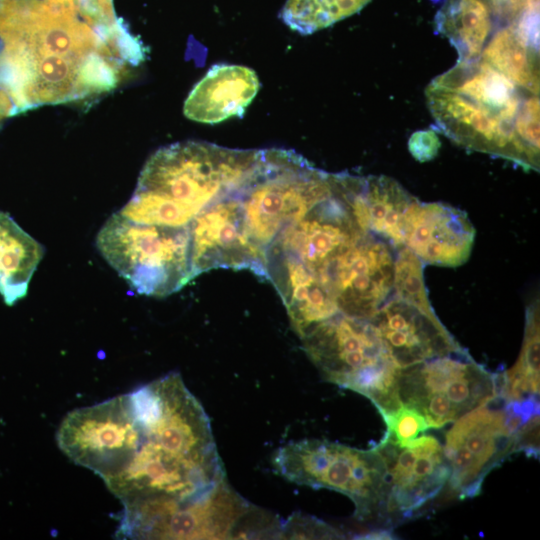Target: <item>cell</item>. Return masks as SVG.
<instances>
[{"label": "cell", "instance_id": "13", "mask_svg": "<svg viewBox=\"0 0 540 540\" xmlns=\"http://www.w3.org/2000/svg\"><path fill=\"white\" fill-rule=\"evenodd\" d=\"M375 448L387 468L386 515L411 518L447 484L449 465L433 436L423 435L402 446L383 437Z\"/></svg>", "mask_w": 540, "mask_h": 540}, {"label": "cell", "instance_id": "17", "mask_svg": "<svg viewBox=\"0 0 540 540\" xmlns=\"http://www.w3.org/2000/svg\"><path fill=\"white\" fill-rule=\"evenodd\" d=\"M259 89L257 74L249 67L214 65L190 92L184 103V115L205 124L241 117Z\"/></svg>", "mask_w": 540, "mask_h": 540}, {"label": "cell", "instance_id": "25", "mask_svg": "<svg viewBox=\"0 0 540 540\" xmlns=\"http://www.w3.org/2000/svg\"><path fill=\"white\" fill-rule=\"evenodd\" d=\"M498 26L512 23L528 11L539 9V0H487Z\"/></svg>", "mask_w": 540, "mask_h": 540}, {"label": "cell", "instance_id": "7", "mask_svg": "<svg viewBox=\"0 0 540 540\" xmlns=\"http://www.w3.org/2000/svg\"><path fill=\"white\" fill-rule=\"evenodd\" d=\"M273 464L288 481L349 497L361 521L386 515L387 468L375 447L363 450L327 440H301L280 447Z\"/></svg>", "mask_w": 540, "mask_h": 540}, {"label": "cell", "instance_id": "9", "mask_svg": "<svg viewBox=\"0 0 540 540\" xmlns=\"http://www.w3.org/2000/svg\"><path fill=\"white\" fill-rule=\"evenodd\" d=\"M504 372L492 373L465 348L401 369L402 403L415 407L438 429L502 394Z\"/></svg>", "mask_w": 540, "mask_h": 540}, {"label": "cell", "instance_id": "20", "mask_svg": "<svg viewBox=\"0 0 540 540\" xmlns=\"http://www.w3.org/2000/svg\"><path fill=\"white\" fill-rule=\"evenodd\" d=\"M44 252L42 244L0 211V294L7 305L26 296Z\"/></svg>", "mask_w": 540, "mask_h": 540}, {"label": "cell", "instance_id": "8", "mask_svg": "<svg viewBox=\"0 0 540 540\" xmlns=\"http://www.w3.org/2000/svg\"><path fill=\"white\" fill-rule=\"evenodd\" d=\"M283 525L248 503L227 480L196 501L137 515H120L116 535L133 539H229L282 535Z\"/></svg>", "mask_w": 540, "mask_h": 540}, {"label": "cell", "instance_id": "19", "mask_svg": "<svg viewBox=\"0 0 540 540\" xmlns=\"http://www.w3.org/2000/svg\"><path fill=\"white\" fill-rule=\"evenodd\" d=\"M435 24L458 52V62L479 58L498 26L487 0H445Z\"/></svg>", "mask_w": 540, "mask_h": 540}, {"label": "cell", "instance_id": "14", "mask_svg": "<svg viewBox=\"0 0 540 540\" xmlns=\"http://www.w3.org/2000/svg\"><path fill=\"white\" fill-rule=\"evenodd\" d=\"M370 321L401 369L463 348L434 310L423 309L394 294Z\"/></svg>", "mask_w": 540, "mask_h": 540}, {"label": "cell", "instance_id": "6", "mask_svg": "<svg viewBox=\"0 0 540 540\" xmlns=\"http://www.w3.org/2000/svg\"><path fill=\"white\" fill-rule=\"evenodd\" d=\"M96 247L141 295L166 297L195 278L189 226L141 224L117 212L101 227Z\"/></svg>", "mask_w": 540, "mask_h": 540}, {"label": "cell", "instance_id": "23", "mask_svg": "<svg viewBox=\"0 0 540 540\" xmlns=\"http://www.w3.org/2000/svg\"><path fill=\"white\" fill-rule=\"evenodd\" d=\"M393 294L423 309L433 310L424 283L423 262L405 246L395 255Z\"/></svg>", "mask_w": 540, "mask_h": 540}, {"label": "cell", "instance_id": "18", "mask_svg": "<svg viewBox=\"0 0 540 540\" xmlns=\"http://www.w3.org/2000/svg\"><path fill=\"white\" fill-rule=\"evenodd\" d=\"M479 59L519 88L539 95V9L496 29Z\"/></svg>", "mask_w": 540, "mask_h": 540}, {"label": "cell", "instance_id": "5", "mask_svg": "<svg viewBox=\"0 0 540 540\" xmlns=\"http://www.w3.org/2000/svg\"><path fill=\"white\" fill-rule=\"evenodd\" d=\"M300 338L327 381L367 397L381 416L402 404L398 392L401 368L370 320L336 313Z\"/></svg>", "mask_w": 540, "mask_h": 540}, {"label": "cell", "instance_id": "11", "mask_svg": "<svg viewBox=\"0 0 540 540\" xmlns=\"http://www.w3.org/2000/svg\"><path fill=\"white\" fill-rule=\"evenodd\" d=\"M392 246L366 232L311 274L334 299L343 315L371 320L393 292Z\"/></svg>", "mask_w": 540, "mask_h": 540}, {"label": "cell", "instance_id": "4", "mask_svg": "<svg viewBox=\"0 0 540 540\" xmlns=\"http://www.w3.org/2000/svg\"><path fill=\"white\" fill-rule=\"evenodd\" d=\"M257 155L258 150L195 141L160 148L144 165L134 194L118 213L141 224L188 226L244 177Z\"/></svg>", "mask_w": 540, "mask_h": 540}, {"label": "cell", "instance_id": "21", "mask_svg": "<svg viewBox=\"0 0 540 540\" xmlns=\"http://www.w3.org/2000/svg\"><path fill=\"white\" fill-rule=\"evenodd\" d=\"M539 301L526 310V324L520 355L514 366L504 371L502 395L508 400H520L539 395Z\"/></svg>", "mask_w": 540, "mask_h": 540}, {"label": "cell", "instance_id": "1", "mask_svg": "<svg viewBox=\"0 0 540 540\" xmlns=\"http://www.w3.org/2000/svg\"><path fill=\"white\" fill-rule=\"evenodd\" d=\"M56 440L74 463L102 478L124 509L186 504L227 480L209 418L178 373L73 410Z\"/></svg>", "mask_w": 540, "mask_h": 540}, {"label": "cell", "instance_id": "16", "mask_svg": "<svg viewBox=\"0 0 540 540\" xmlns=\"http://www.w3.org/2000/svg\"><path fill=\"white\" fill-rule=\"evenodd\" d=\"M339 178L360 226L393 248L403 247L405 219L417 198L387 176Z\"/></svg>", "mask_w": 540, "mask_h": 540}, {"label": "cell", "instance_id": "27", "mask_svg": "<svg viewBox=\"0 0 540 540\" xmlns=\"http://www.w3.org/2000/svg\"><path fill=\"white\" fill-rule=\"evenodd\" d=\"M365 539H392L393 533L391 530L387 529H378L371 531L370 533H367L365 537H362Z\"/></svg>", "mask_w": 540, "mask_h": 540}, {"label": "cell", "instance_id": "24", "mask_svg": "<svg viewBox=\"0 0 540 540\" xmlns=\"http://www.w3.org/2000/svg\"><path fill=\"white\" fill-rule=\"evenodd\" d=\"M382 417L387 426L384 437L401 446L430 428L422 413L404 403Z\"/></svg>", "mask_w": 540, "mask_h": 540}, {"label": "cell", "instance_id": "10", "mask_svg": "<svg viewBox=\"0 0 540 540\" xmlns=\"http://www.w3.org/2000/svg\"><path fill=\"white\" fill-rule=\"evenodd\" d=\"M507 401L496 395L454 421L446 434L443 452L450 469L447 484L460 500L478 496L486 476L518 453V433H512L505 422Z\"/></svg>", "mask_w": 540, "mask_h": 540}, {"label": "cell", "instance_id": "22", "mask_svg": "<svg viewBox=\"0 0 540 540\" xmlns=\"http://www.w3.org/2000/svg\"><path fill=\"white\" fill-rule=\"evenodd\" d=\"M372 0H287L282 21L303 35L327 28L363 9Z\"/></svg>", "mask_w": 540, "mask_h": 540}, {"label": "cell", "instance_id": "12", "mask_svg": "<svg viewBox=\"0 0 540 540\" xmlns=\"http://www.w3.org/2000/svg\"><path fill=\"white\" fill-rule=\"evenodd\" d=\"M239 182L219 194L188 225L195 277L211 269L233 268L251 270L265 279L263 260L248 237Z\"/></svg>", "mask_w": 540, "mask_h": 540}, {"label": "cell", "instance_id": "26", "mask_svg": "<svg viewBox=\"0 0 540 540\" xmlns=\"http://www.w3.org/2000/svg\"><path fill=\"white\" fill-rule=\"evenodd\" d=\"M440 140L433 130L414 132L408 141L411 155L419 162L432 160L439 151Z\"/></svg>", "mask_w": 540, "mask_h": 540}, {"label": "cell", "instance_id": "15", "mask_svg": "<svg viewBox=\"0 0 540 540\" xmlns=\"http://www.w3.org/2000/svg\"><path fill=\"white\" fill-rule=\"evenodd\" d=\"M474 237L467 215L445 203L417 199L405 219L404 245L426 264L462 265L470 256Z\"/></svg>", "mask_w": 540, "mask_h": 540}, {"label": "cell", "instance_id": "2", "mask_svg": "<svg viewBox=\"0 0 540 540\" xmlns=\"http://www.w3.org/2000/svg\"><path fill=\"white\" fill-rule=\"evenodd\" d=\"M143 57L122 24L80 0H0V61L20 113L109 92Z\"/></svg>", "mask_w": 540, "mask_h": 540}, {"label": "cell", "instance_id": "3", "mask_svg": "<svg viewBox=\"0 0 540 540\" xmlns=\"http://www.w3.org/2000/svg\"><path fill=\"white\" fill-rule=\"evenodd\" d=\"M425 95L438 127L456 143L539 170V95L484 64L448 71Z\"/></svg>", "mask_w": 540, "mask_h": 540}]
</instances>
